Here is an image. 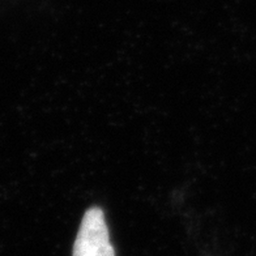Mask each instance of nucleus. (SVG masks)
Listing matches in <instances>:
<instances>
[{"instance_id":"obj_1","label":"nucleus","mask_w":256,"mask_h":256,"mask_svg":"<svg viewBox=\"0 0 256 256\" xmlns=\"http://www.w3.org/2000/svg\"><path fill=\"white\" fill-rule=\"evenodd\" d=\"M72 256H115L101 208L93 206L85 212Z\"/></svg>"}]
</instances>
